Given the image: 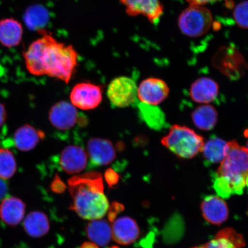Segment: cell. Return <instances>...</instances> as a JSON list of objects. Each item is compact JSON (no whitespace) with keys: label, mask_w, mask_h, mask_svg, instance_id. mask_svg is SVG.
Returning <instances> with one entry per match:
<instances>
[{"label":"cell","mask_w":248,"mask_h":248,"mask_svg":"<svg viewBox=\"0 0 248 248\" xmlns=\"http://www.w3.org/2000/svg\"><path fill=\"white\" fill-rule=\"evenodd\" d=\"M107 95L111 104L117 108H126L137 104L138 87L132 79L116 78L108 86Z\"/></svg>","instance_id":"52a82bcc"},{"label":"cell","mask_w":248,"mask_h":248,"mask_svg":"<svg viewBox=\"0 0 248 248\" xmlns=\"http://www.w3.org/2000/svg\"><path fill=\"white\" fill-rule=\"evenodd\" d=\"M22 25L13 18L0 20V43L5 47H15L22 40Z\"/></svg>","instance_id":"d6986e66"},{"label":"cell","mask_w":248,"mask_h":248,"mask_svg":"<svg viewBox=\"0 0 248 248\" xmlns=\"http://www.w3.org/2000/svg\"><path fill=\"white\" fill-rule=\"evenodd\" d=\"M51 190L55 193H62L66 189L64 183L58 177L56 178L51 186Z\"/></svg>","instance_id":"4dcf8cb0"},{"label":"cell","mask_w":248,"mask_h":248,"mask_svg":"<svg viewBox=\"0 0 248 248\" xmlns=\"http://www.w3.org/2000/svg\"><path fill=\"white\" fill-rule=\"evenodd\" d=\"M87 237L100 247H105L109 244L112 238L111 226L107 220H92L86 227Z\"/></svg>","instance_id":"ffe728a7"},{"label":"cell","mask_w":248,"mask_h":248,"mask_svg":"<svg viewBox=\"0 0 248 248\" xmlns=\"http://www.w3.org/2000/svg\"><path fill=\"white\" fill-rule=\"evenodd\" d=\"M68 186L73 200L70 209L82 218L92 221L107 215L110 206L100 173L90 171L74 176L68 181Z\"/></svg>","instance_id":"7a4b0ae2"},{"label":"cell","mask_w":248,"mask_h":248,"mask_svg":"<svg viewBox=\"0 0 248 248\" xmlns=\"http://www.w3.org/2000/svg\"><path fill=\"white\" fill-rule=\"evenodd\" d=\"M23 19L30 30L42 32L48 20V12L42 5H31L25 11Z\"/></svg>","instance_id":"d4e9b609"},{"label":"cell","mask_w":248,"mask_h":248,"mask_svg":"<svg viewBox=\"0 0 248 248\" xmlns=\"http://www.w3.org/2000/svg\"><path fill=\"white\" fill-rule=\"evenodd\" d=\"M87 154L95 166H107L116 157V152L110 140L100 138L90 139L87 144Z\"/></svg>","instance_id":"7c38bea8"},{"label":"cell","mask_w":248,"mask_h":248,"mask_svg":"<svg viewBox=\"0 0 248 248\" xmlns=\"http://www.w3.org/2000/svg\"><path fill=\"white\" fill-rule=\"evenodd\" d=\"M228 149V142L218 137H213L204 142L201 153L207 162L218 163L224 159Z\"/></svg>","instance_id":"603a6c76"},{"label":"cell","mask_w":248,"mask_h":248,"mask_svg":"<svg viewBox=\"0 0 248 248\" xmlns=\"http://www.w3.org/2000/svg\"><path fill=\"white\" fill-rule=\"evenodd\" d=\"M108 248H120L119 247H116V246H112Z\"/></svg>","instance_id":"d590c367"},{"label":"cell","mask_w":248,"mask_h":248,"mask_svg":"<svg viewBox=\"0 0 248 248\" xmlns=\"http://www.w3.org/2000/svg\"><path fill=\"white\" fill-rule=\"evenodd\" d=\"M44 138V133L29 124H26L16 131L14 142L16 147L18 150L27 152L35 148L40 140Z\"/></svg>","instance_id":"44dd1931"},{"label":"cell","mask_w":248,"mask_h":248,"mask_svg":"<svg viewBox=\"0 0 248 248\" xmlns=\"http://www.w3.org/2000/svg\"><path fill=\"white\" fill-rule=\"evenodd\" d=\"M170 89L166 82L156 78L142 80L138 88V97L142 103L157 105L168 97Z\"/></svg>","instance_id":"9c48e42d"},{"label":"cell","mask_w":248,"mask_h":248,"mask_svg":"<svg viewBox=\"0 0 248 248\" xmlns=\"http://www.w3.org/2000/svg\"><path fill=\"white\" fill-rule=\"evenodd\" d=\"M192 119L197 128L202 131H210L216 125L218 113L212 105L203 104L194 110Z\"/></svg>","instance_id":"cb8c5ba5"},{"label":"cell","mask_w":248,"mask_h":248,"mask_svg":"<svg viewBox=\"0 0 248 248\" xmlns=\"http://www.w3.org/2000/svg\"><path fill=\"white\" fill-rule=\"evenodd\" d=\"M79 248H100V247L92 242H85L80 246Z\"/></svg>","instance_id":"e575fe53"},{"label":"cell","mask_w":248,"mask_h":248,"mask_svg":"<svg viewBox=\"0 0 248 248\" xmlns=\"http://www.w3.org/2000/svg\"><path fill=\"white\" fill-rule=\"evenodd\" d=\"M233 17L238 27L248 29V1L241 2L235 7Z\"/></svg>","instance_id":"83f0119b"},{"label":"cell","mask_w":248,"mask_h":248,"mask_svg":"<svg viewBox=\"0 0 248 248\" xmlns=\"http://www.w3.org/2000/svg\"><path fill=\"white\" fill-rule=\"evenodd\" d=\"M8 186L4 180L0 178V201L5 197L8 193Z\"/></svg>","instance_id":"1f68e13d"},{"label":"cell","mask_w":248,"mask_h":248,"mask_svg":"<svg viewBox=\"0 0 248 248\" xmlns=\"http://www.w3.org/2000/svg\"><path fill=\"white\" fill-rule=\"evenodd\" d=\"M161 142L176 156L189 159L201 153L204 140L202 136L194 130L176 124L170 127L168 134L164 136Z\"/></svg>","instance_id":"277c9868"},{"label":"cell","mask_w":248,"mask_h":248,"mask_svg":"<svg viewBox=\"0 0 248 248\" xmlns=\"http://www.w3.org/2000/svg\"><path fill=\"white\" fill-rule=\"evenodd\" d=\"M219 93V85L215 80L207 77L200 78L190 87L192 100L197 103L209 104L216 100Z\"/></svg>","instance_id":"2e32d148"},{"label":"cell","mask_w":248,"mask_h":248,"mask_svg":"<svg viewBox=\"0 0 248 248\" xmlns=\"http://www.w3.org/2000/svg\"><path fill=\"white\" fill-rule=\"evenodd\" d=\"M228 142L227 154L217 169L214 182V188L222 198L243 194L248 180L247 148L235 140Z\"/></svg>","instance_id":"3957f363"},{"label":"cell","mask_w":248,"mask_h":248,"mask_svg":"<svg viewBox=\"0 0 248 248\" xmlns=\"http://www.w3.org/2000/svg\"><path fill=\"white\" fill-rule=\"evenodd\" d=\"M70 98L71 104L80 109H94L102 101V89L100 86L92 83H80L74 87Z\"/></svg>","instance_id":"ba28073f"},{"label":"cell","mask_w":248,"mask_h":248,"mask_svg":"<svg viewBox=\"0 0 248 248\" xmlns=\"http://www.w3.org/2000/svg\"><path fill=\"white\" fill-rule=\"evenodd\" d=\"M246 242L243 235L234 229L226 228L219 231L215 238L207 243L192 248H244Z\"/></svg>","instance_id":"ac0fdd59"},{"label":"cell","mask_w":248,"mask_h":248,"mask_svg":"<svg viewBox=\"0 0 248 248\" xmlns=\"http://www.w3.org/2000/svg\"><path fill=\"white\" fill-rule=\"evenodd\" d=\"M16 169L17 164L14 154L7 149L0 148V178L10 179Z\"/></svg>","instance_id":"4316f807"},{"label":"cell","mask_w":248,"mask_h":248,"mask_svg":"<svg viewBox=\"0 0 248 248\" xmlns=\"http://www.w3.org/2000/svg\"><path fill=\"white\" fill-rule=\"evenodd\" d=\"M124 210V206L119 202H113L109 206L108 210V219L109 222H113L116 219V217Z\"/></svg>","instance_id":"f1b7e54d"},{"label":"cell","mask_w":248,"mask_h":248,"mask_svg":"<svg viewBox=\"0 0 248 248\" xmlns=\"http://www.w3.org/2000/svg\"><path fill=\"white\" fill-rule=\"evenodd\" d=\"M60 164L65 172L77 174L85 169L88 164V154L82 147L69 145L62 151Z\"/></svg>","instance_id":"5bb4252c"},{"label":"cell","mask_w":248,"mask_h":248,"mask_svg":"<svg viewBox=\"0 0 248 248\" xmlns=\"http://www.w3.org/2000/svg\"><path fill=\"white\" fill-rule=\"evenodd\" d=\"M138 107L140 116L151 128L159 130L163 128L166 123V118L159 108L142 102L138 104Z\"/></svg>","instance_id":"484cf974"},{"label":"cell","mask_w":248,"mask_h":248,"mask_svg":"<svg viewBox=\"0 0 248 248\" xmlns=\"http://www.w3.org/2000/svg\"><path fill=\"white\" fill-rule=\"evenodd\" d=\"M201 209L203 218L210 224L219 225L227 220L229 209L222 198L210 195L204 198Z\"/></svg>","instance_id":"9a60e30c"},{"label":"cell","mask_w":248,"mask_h":248,"mask_svg":"<svg viewBox=\"0 0 248 248\" xmlns=\"http://www.w3.org/2000/svg\"><path fill=\"white\" fill-rule=\"evenodd\" d=\"M213 16L202 5H190L180 15L178 25L185 35L198 38L206 34L213 23Z\"/></svg>","instance_id":"5b68a950"},{"label":"cell","mask_w":248,"mask_h":248,"mask_svg":"<svg viewBox=\"0 0 248 248\" xmlns=\"http://www.w3.org/2000/svg\"><path fill=\"white\" fill-rule=\"evenodd\" d=\"M131 16L142 15L152 23H156L162 16L164 9L160 0H120Z\"/></svg>","instance_id":"30bf717a"},{"label":"cell","mask_w":248,"mask_h":248,"mask_svg":"<svg viewBox=\"0 0 248 248\" xmlns=\"http://www.w3.org/2000/svg\"><path fill=\"white\" fill-rule=\"evenodd\" d=\"M23 226L27 233L33 238L44 236L50 228L47 216L40 212L30 213L25 218Z\"/></svg>","instance_id":"7402d4cb"},{"label":"cell","mask_w":248,"mask_h":248,"mask_svg":"<svg viewBox=\"0 0 248 248\" xmlns=\"http://www.w3.org/2000/svg\"><path fill=\"white\" fill-rule=\"evenodd\" d=\"M42 35L31 43L25 52L27 66L38 76H48L69 83L78 60L76 49L73 46L58 42L46 32Z\"/></svg>","instance_id":"6da1fadb"},{"label":"cell","mask_w":248,"mask_h":248,"mask_svg":"<svg viewBox=\"0 0 248 248\" xmlns=\"http://www.w3.org/2000/svg\"><path fill=\"white\" fill-rule=\"evenodd\" d=\"M112 238L117 243L128 246L138 239L140 231L138 223L129 217L117 218L111 225Z\"/></svg>","instance_id":"4fadbf2b"},{"label":"cell","mask_w":248,"mask_h":248,"mask_svg":"<svg viewBox=\"0 0 248 248\" xmlns=\"http://www.w3.org/2000/svg\"><path fill=\"white\" fill-rule=\"evenodd\" d=\"M78 117L76 107L66 101L57 102L49 112V122L60 131H67L73 128L78 120Z\"/></svg>","instance_id":"8fae6325"},{"label":"cell","mask_w":248,"mask_h":248,"mask_svg":"<svg viewBox=\"0 0 248 248\" xmlns=\"http://www.w3.org/2000/svg\"><path fill=\"white\" fill-rule=\"evenodd\" d=\"M218 0H187L190 5H203L208 3L214 2Z\"/></svg>","instance_id":"836d02e7"},{"label":"cell","mask_w":248,"mask_h":248,"mask_svg":"<svg viewBox=\"0 0 248 248\" xmlns=\"http://www.w3.org/2000/svg\"><path fill=\"white\" fill-rule=\"evenodd\" d=\"M26 212V204L19 198L10 197L4 198L0 204V218L5 224L15 226L23 221Z\"/></svg>","instance_id":"e0dca14e"},{"label":"cell","mask_w":248,"mask_h":248,"mask_svg":"<svg viewBox=\"0 0 248 248\" xmlns=\"http://www.w3.org/2000/svg\"><path fill=\"white\" fill-rule=\"evenodd\" d=\"M246 148H247V151H248V142H247V147H246Z\"/></svg>","instance_id":"8d00e7d4"},{"label":"cell","mask_w":248,"mask_h":248,"mask_svg":"<svg viewBox=\"0 0 248 248\" xmlns=\"http://www.w3.org/2000/svg\"><path fill=\"white\" fill-rule=\"evenodd\" d=\"M105 179L107 184L110 187H113V186L117 184L119 181V176L117 175L114 170L108 169L105 172Z\"/></svg>","instance_id":"f546056e"},{"label":"cell","mask_w":248,"mask_h":248,"mask_svg":"<svg viewBox=\"0 0 248 248\" xmlns=\"http://www.w3.org/2000/svg\"><path fill=\"white\" fill-rule=\"evenodd\" d=\"M7 111L4 107V105L0 102V127L7 120Z\"/></svg>","instance_id":"d6a6232c"},{"label":"cell","mask_w":248,"mask_h":248,"mask_svg":"<svg viewBox=\"0 0 248 248\" xmlns=\"http://www.w3.org/2000/svg\"><path fill=\"white\" fill-rule=\"evenodd\" d=\"M214 66L225 76L238 79L243 76L247 64L243 55L234 46H228L220 48L213 58Z\"/></svg>","instance_id":"8992f818"}]
</instances>
